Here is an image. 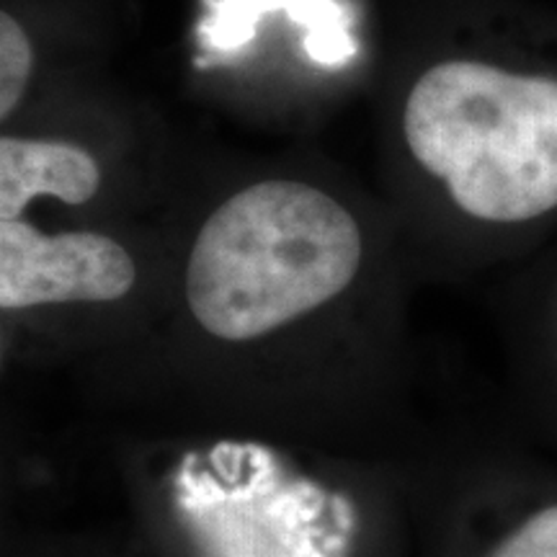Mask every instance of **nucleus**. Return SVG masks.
Instances as JSON below:
<instances>
[{"label": "nucleus", "mask_w": 557, "mask_h": 557, "mask_svg": "<svg viewBox=\"0 0 557 557\" xmlns=\"http://www.w3.org/2000/svg\"><path fill=\"white\" fill-rule=\"evenodd\" d=\"M178 504L201 557H344L351 511L276 465L271 451L220 444L186 462Z\"/></svg>", "instance_id": "obj_3"}, {"label": "nucleus", "mask_w": 557, "mask_h": 557, "mask_svg": "<svg viewBox=\"0 0 557 557\" xmlns=\"http://www.w3.org/2000/svg\"><path fill=\"white\" fill-rule=\"evenodd\" d=\"M34 70L29 34L11 13L0 16V116L9 120L24 101Z\"/></svg>", "instance_id": "obj_7"}, {"label": "nucleus", "mask_w": 557, "mask_h": 557, "mask_svg": "<svg viewBox=\"0 0 557 557\" xmlns=\"http://www.w3.org/2000/svg\"><path fill=\"white\" fill-rule=\"evenodd\" d=\"M137 282L132 256L94 230L45 235L29 222H0V308L114 302Z\"/></svg>", "instance_id": "obj_4"}, {"label": "nucleus", "mask_w": 557, "mask_h": 557, "mask_svg": "<svg viewBox=\"0 0 557 557\" xmlns=\"http://www.w3.org/2000/svg\"><path fill=\"white\" fill-rule=\"evenodd\" d=\"M101 189L99 160L78 145L52 139H0V222L21 220L39 197L86 205Z\"/></svg>", "instance_id": "obj_5"}, {"label": "nucleus", "mask_w": 557, "mask_h": 557, "mask_svg": "<svg viewBox=\"0 0 557 557\" xmlns=\"http://www.w3.org/2000/svg\"><path fill=\"white\" fill-rule=\"evenodd\" d=\"M478 557H557V496L519 511Z\"/></svg>", "instance_id": "obj_6"}, {"label": "nucleus", "mask_w": 557, "mask_h": 557, "mask_svg": "<svg viewBox=\"0 0 557 557\" xmlns=\"http://www.w3.org/2000/svg\"><path fill=\"white\" fill-rule=\"evenodd\" d=\"M354 214L302 181H261L209 214L186 267V302L209 336L253 341L310 315L359 274Z\"/></svg>", "instance_id": "obj_1"}, {"label": "nucleus", "mask_w": 557, "mask_h": 557, "mask_svg": "<svg viewBox=\"0 0 557 557\" xmlns=\"http://www.w3.org/2000/svg\"><path fill=\"white\" fill-rule=\"evenodd\" d=\"M403 132L468 220L513 227L557 212V75L436 62L410 88Z\"/></svg>", "instance_id": "obj_2"}]
</instances>
